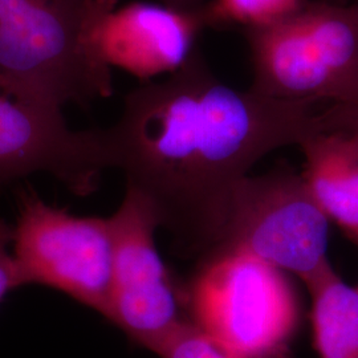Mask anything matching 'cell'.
Returning a JSON list of instances; mask_svg holds the SVG:
<instances>
[{
	"label": "cell",
	"mask_w": 358,
	"mask_h": 358,
	"mask_svg": "<svg viewBox=\"0 0 358 358\" xmlns=\"http://www.w3.org/2000/svg\"><path fill=\"white\" fill-rule=\"evenodd\" d=\"M250 90L285 100L349 103L358 99V4L308 1L282 22L242 31Z\"/></svg>",
	"instance_id": "obj_4"
},
{
	"label": "cell",
	"mask_w": 358,
	"mask_h": 358,
	"mask_svg": "<svg viewBox=\"0 0 358 358\" xmlns=\"http://www.w3.org/2000/svg\"><path fill=\"white\" fill-rule=\"evenodd\" d=\"M164 6L177 8V10H185V11H192V10H198L205 4L207 0H161Z\"/></svg>",
	"instance_id": "obj_16"
},
{
	"label": "cell",
	"mask_w": 358,
	"mask_h": 358,
	"mask_svg": "<svg viewBox=\"0 0 358 358\" xmlns=\"http://www.w3.org/2000/svg\"><path fill=\"white\" fill-rule=\"evenodd\" d=\"M189 320L235 358H289L301 306L288 273L241 251H213L186 280Z\"/></svg>",
	"instance_id": "obj_3"
},
{
	"label": "cell",
	"mask_w": 358,
	"mask_h": 358,
	"mask_svg": "<svg viewBox=\"0 0 358 358\" xmlns=\"http://www.w3.org/2000/svg\"><path fill=\"white\" fill-rule=\"evenodd\" d=\"M301 177L322 213L358 244V137L320 130L299 145Z\"/></svg>",
	"instance_id": "obj_10"
},
{
	"label": "cell",
	"mask_w": 358,
	"mask_h": 358,
	"mask_svg": "<svg viewBox=\"0 0 358 358\" xmlns=\"http://www.w3.org/2000/svg\"><path fill=\"white\" fill-rule=\"evenodd\" d=\"M118 0H0V81L62 109L113 94L100 34Z\"/></svg>",
	"instance_id": "obj_2"
},
{
	"label": "cell",
	"mask_w": 358,
	"mask_h": 358,
	"mask_svg": "<svg viewBox=\"0 0 358 358\" xmlns=\"http://www.w3.org/2000/svg\"><path fill=\"white\" fill-rule=\"evenodd\" d=\"M309 0H207L206 28L239 31L272 26L303 8Z\"/></svg>",
	"instance_id": "obj_12"
},
{
	"label": "cell",
	"mask_w": 358,
	"mask_h": 358,
	"mask_svg": "<svg viewBox=\"0 0 358 358\" xmlns=\"http://www.w3.org/2000/svg\"><path fill=\"white\" fill-rule=\"evenodd\" d=\"M206 28L202 7L185 11L152 3H130L103 22V60L140 80L174 73L187 62Z\"/></svg>",
	"instance_id": "obj_9"
},
{
	"label": "cell",
	"mask_w": 358,
	"mask_h": 358,
	"mask_svg": "<svg viewBox=\"0 0 358 358\" xmlns=\"http://www.w3.org/2000/svg\"><path fill=\"white\" fill-rule=\"evenodd\" d=\"M13 289L17 285L11 256V226L0 219V303Z\"/></svg>",
	"instance_id": "obj_15"
},
{
	"label": "cell",
	"mask_w": 358,
	"mask_h": 358,
	"mask_svg": "<svg viewBox=\"0 0 358 358\" xmlns=\"http://www.w3.org/2000/svg\"><path fill=\"white\" fill-rule=\"evenodd\" d=\"M11 256L17 288L50 287L106 319L113 266L110 217H78L27 187L19 192Z\"/></svg>",
	"instance_id": "obj_5"
},
{
	"label": "cell",
	"mask_w": 358,
	"mask_h": 358,
	"mask_svg": "<svg viewBox=\"0 0 358 358\" xmlns=\"http://www.w3.org/2000/svg\"><path fill=\"white\" fill-rule=\"evenodd\" d=\"M154 355L159 358H235L190 320L182 322Z\"/></svg>",
	"instance_id": "obj_13"
},
{
	"label": "cell",
	"mask_w": 358,
	"mask_h": 358,
	"mask_svg": "<svg viewBox=\"0 0 358 358\" xmlns=\"http://www.w3.org/2000/svg\"><path fill=\"white\" fill-rule=\"evenodd\" d=\"M356 291H357V294H358V287H357V288H356Z\"/></svg>",
	"instance_id": "obj_18"
},
{
	"label": "cell",
	"mask_w": 358,
	"mask_h": 358,
	"mask_svg": "<svg viewBox=\"0 0 358 358\" xmlns=\"http://www.w3.org/2000/svg\"><path fill=\"white\" fill-rule=\"evenodd\" d=\"M328 236L329 219L301 174L282 165L239 183L226 229L210 252H245L306 284L329 263Z\"/></svg>",
	"instance_id": "obj_6"
},
{
	"label": "cell",
	"mask_w": 358,
	"mask_h": 358,
	"mask_svg": "<svg viewBox=\"0 0 358 358\" xmlns=\"http://www.w3.org/2000/svg\"><path fill=\"white\" fill-rule=\"evenodd\" d=\"M313 103L285 101L220 81L199 48L162 83L124 99L106 129L112 167L153 208L180 257L220 241L239 183L271 152L320 131Z\"/></svg>",
	"instance_id": "obj_1"
},
{
	"label": "cell",
	"mask_w": 358,
	"mask_h": 358,
	"mask_svg": "<svg viewBox=\"0 0 358 358\" xmlns=\"http://www.w3.org/2000/svg\"><path fill=\"white\" fill-rule=\"evenodd\" d=\"M349 3H353V4H358V0H349Z\"/></svg>",
	"instance_id": "obj_17"
},
{
	"label": "cell",
	"mask_w": 358,
	"mask_h": 358,
	"mask_svg": "<svg viewBox=\"0 0 358 358\" xmlns=\"http://www.w3.org/2000/svg\"><path fill=\"white\" fill-rule=\"evenodd\" d=\"M112 167L106 129L72 130L62 109L38 103L0 81V186L47 173L87 196Z\"/></svg>",
	"instance_id": "obj_8"
},
{
	"label": "cell",
	"mask_w": 358,
	"mask_h": 358,
	"mask_svg": "<svg viewBox=\"0 0 358 358\" xmlns=\"http://www.w3.org/2000/svg\"><path fill=\"white\" fill-rule=\"evenodd\" d=\"M110 217L113 266L105 320L125 333L133 345L154 350L189 320L186 282L162 259L155 243L159 222L140 194L127 189Z\"/></svg>",
	"instance_id": "obj_7"
},
{
	"label": "cell",
	"mask_w": 358,
	"mask_h": 358,
	"mask_svg": "<svg viewBox=\"0 0 358 358\" xmlns=\"http://www.w3.org/2000/svg\"><path fill=\"white\" fill-rule=\"evenodd\" d=\"M307 284L313 344L321 358H358V294L328 263Z\"/></svg>",
	"instance_id": "obj_11"
},
{
	"label": "cell",
	"mask_w": 358,
	"mask_h": 358,
	"mask_svg": "<svg viewBox=\"0 0 358 358\" xmlns=\"http://www.w3.org/2000/svg\"><path fill=\"white\" fill-rule=\"evenodd\" d=\"M321 130H343L358 137V99L349 103H332L319 113Z\"/></svg>",
	"instance_id": "obj_14"
}]
</instances>
